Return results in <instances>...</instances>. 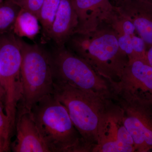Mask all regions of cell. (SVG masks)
I'll return each mask as SVG.
<instances>
[{
    "label": "cell",
    "instance_id": "ba28073f",
    "mask_svg": "<svg viewBox=\"0 0 152 152\" xmlns=\"http://www.w3.org/2000/svg\"><path fill=\"white\" fill-rule=\"evenodd\" d=\"M123 124L130 134L136 152L152 151V106L120 98Z\"/></svg>",
    "mask_w": 152,
    "mask_h": 152
},
{
    "label": "cell",
    "instance_id": "3957f363",
    "mask_svg": "<svg viewBox=\"0 0 152 152\" xmlns=\"http://www.w3.org/2000/svg\"><path fill=\"white\" fill-rule=\"evenodd\" d=\"M31 111L50 152H87L67 110L53 94L42 98Z\"/></svg>",
    "mask_w": 152,
    "mask_h": 152
},
{
    "label": "cell",
    "instance_id": "ffe728a7",
    "mask_svg": "<svg viewBox=\"0 0 152 152\" xmlns=\"http://www.w3.org/2000/svg\"><path fill=\"white\" fill-rule=\"evenodd\" d=\"M0 99L2 100L4 103V90H3L2 87L1 85V82H0Z\"/></svg>",
    "mask_w": 152,
    "mask_h": 152
},
{
    "label": "cell",
    "instance_id": "5b68a950",
    "mask_svg": "<svg viewBox=\"0 0 152 152\" xmlns=\"http://www.w3.org/2000/svg\"><path fill=\"white\" fill-rule=\"evenodd\" d=\"M50 54L53 81L66 83L115 100L112 83L65 45L57 47Z\"/></svg>",
    "mask_w": 152,
    "mask_h": 152
},
{
    "label": "cell",
    "instance_id": "8fae6325",
    "mask_svg": "<svg viewBox=\"0 0 152 152\" xmlns=\"http://www.w3.org/2000/svg\"><path fill=\"white\" fill-rule=\"evenodd\" d=\"M122 111L108 121L93 152H136L132 137L123 123Z\"/></svg>",
    "mask_w": 152,
    "mask_h": 152
},
{
    "label": "cell",
    "instance_id": "e0dca14e",
    "mask_svg": "<svg viewBox=\"0 0 152 152\" xmlns=\"http://www.w3.org/2000/svg\"><path fill=\"white\" fill-rule=\"evenodd\" d=\"M12 137L4 102L0 99V152L10 151Z\"/></svg>",
    "mask_w": 152,
    "mask_h": 152
},
{
    "label": "cell",
    "instance_id": "9c48e42d",
    "mask_svg": "<svg viewBox=\"0 0 152 152\" xmlns=\"http://www.w3.org/2000/svg\"><path fill=\"white\" fill-rule=\"evenodd\" d=\"M16 138L11 148L15 152H50L40 132L31 111L18 106Z\"/></svg>",
    "mask_w": 152,
    "mask_h": 152
},
{
    "label": "cell",
    "instance_id": "8992f818",
    "mask_svg": "<svg viewBox=\"0 0 152 152\" xmlns=\"http://www.w3.org/2000/svg\"><path fill=\"white\" fill-rule=\"evenodd\" d=\"M21 39L12 32L0 36V82L12 135L15 132L18 106L21 99Z\"/></svg>",
    "mask_w": 152,
    "mask_h": 152
},
{
    "label": "cell",
    "instance_id": "30bf717a",
    "mask_svg": "<svg viewBox=\"0 0 152 152\" xmlns=\"http://www.w3.org/2000/svg\"><path fill=\"white\" fill-rule=\"evenodd\" d=\"M79 20L75 33H86L104 23H110L117 14L110 0H72Z\"/></svg>",
    "mask_w": 152,
    "mask_h": 152
},
{
    "label": "cell",
    "instance_id": "2e32d148",
    "mask_svg": "<svg viewBox=\"0 0 152 152\" xmlns=\"http://www.w3.org/2000/svg\"><path fill=\"white\" fill-rule=\"evenodd\" d=\"M61 2V0H44L41 6L39 19L43 35L46 39L48 37Z\"/></svg>",
    "mask_w": 152,
    "mask_h": 152
},
{
    "label": "cell",
    "instance_id": "6da1fadb",
    "mask_svg": "<svg viewBox=\"0 0 152 152\" xmlns=\"http://www.w3.org/2000/svg\"><path fill=\"white\" fill-rule=\"evenodd\" d=\"M53 94L67 110L87 152L93 151L108 121L122 110L113 99L62 82L54 81Z\"/></svg>",
    "mask_w": 152,
    "mask_h": 152
},
{
    "label": "cell",
    "instance_id": "7a4b0ae2",
    "mask_svg": "<svg viewBox=\"0 0 152 152\" xmlns=\"http://www.w3.org/2000/svg\"><path fill=\"white\" fill-rule=\"evenodd\" d=\"M65 46L112 84L119 80L129 63L127 55L120 48L116 33L109 23L89 32L75 33Z\"/></svg>",
    "mask_w": 152,
    "mask_h": 152
},
{
    "label": "cell",
    "instance_id": "603a6c76",
    "mask_svg": "<svg viewBox=\"0 0 152 152\" xmlns=\"http://www.w3.org/2000/svg\"><path fill=\"white\" fill-rule=\"evenodd\" d=\"M3 1H4V0H0V3H1Z\"/></svg>",
    "mask_w": 152,
    "mask_h": 152
},
{
    "label": "cell",
    "instance_id": "ac0fdd59",
    "mask_svg": "<svg viewBox=\"0 0 152 152\" xmlns=\"http://www.w3.org/2000/svg\"><path fill=\"white\" fill-rule=\"evenodd\" d=\"M21 9L29 11L39 18V12L44 0H12Z\"/></svg>",
    "mask_w": 152,
    "mask_h": 152
},
{
    "label": "cell",
    "instance_id": "277c9868",
    "mask_svg": "<svg viewBox=\"0 0 152 152\" xmlns=\"http://www.w3.org/2000/svg\"><path fill=\"white\" fill-rule=\"evenodd\" d=\"M21 99L18 106L31 110L42 98L54 92L50 54L21 38Z\"/></svg>",
    "mask_w": 152,
    "mask_h": 152
},
{
    "label": "cell",
    "instance_id": "7c38bea8",
    "mask_svg": "<svg viewBox=\"0 0 152 152\" xmlns=\"http://www.w3.org/2000/svg\"><path fill=\"white\" fill-rule=\"evenodd\" d=\"M117 12L130 21L145 43L152 46V4L142 0H125L115 6Z\"/></svg>",
    "mask_w": 152,
    "mask_h": 152
},
{
    "label": "cell",
    "instance_id": "9a60e30c",
    "mask_svg": "<svg viewBox=\"0 0 152 152\" xmlns=\"http://www.w3.org/2000/svg\"><path fill=\"white\" fill-rule=\"evenodd\" d=\"M21 8L12 0L0 3V36L12 31Z\"/></svg>",
    "mask_w": 152,
    "mask_h": 152
},
{
    "label": "cell",
    "instance_id": "5bb4252c",
    "mask_svg": "<svg viewBox=\"0 0 152 152\" xmlns=\"http://www.w3.org/2000/svg\"><path fill=\"white\" fill-rule=\"evenodd\" d=\"M42 29L39 18L29 11L21 9L17 16L12 32L18 37L33 40Z\"/></svg>",
    "mask_w": 152,
    "mask_h": 152
},
{
    "label": "cell",
    "instance_id": "d6986e66",
    "mask_svg": "<svg viewBox=\"0 0 152 152\" xmlns=\"http://www.w3.org/2000/svg\"><path fill=\"white\" fill-rule=\"evenodd\" d=\"M147 60L149 64L152 67V46L150 47L147 50Z\"/></svg>",
    "mask_w": 152,
    "mask_h": 152
},
{
    "label": "cell",
    "instance_id": "52a82bcc",
    "mask_svg": "<svg viewBox=\"0 0 152 152\" xmlns=\"http://www.w3.org/2000/svg\"><path fill=\"white\" fill-rule=\"evenodd\" d=\"M112 85L116 98L152 106V67L147 60H129L119 80Z\"/></svg>",
    "mask_w": 152,
    "mask_h": 152
},
{
    "label": "cell",
    "instance_id": "44dd1931",
    "mask_svg": "<svg viewBox=\"0 0 152 152\" xmlns=\"http://www.w3.org/2000/svg\"><path fill=\"white\" fill-rule=\"evenodd\" d=\"M110 1L111 2L112 4L114 5V6L115 7L118 4L123 2V1H125V0H110Z\"/></svg>",
    "mask_w": 152,
    "mask_h": 152
},
{
    "label": "cell",
    "instance_id": "4fadbf2b",
    "mask_svg": "<svg viewBox=\"0 0 152 152\" xmlns=\"http://www.w3.org/2000/svg\"><path fill=\"white\" fill-rule=\"evenodd\" d=\"M78 24L72 0H61L48 39L53 41L57 47L65 46L75 34Z\"/></svg>",
    "mask_w": 152,
    "mask_h": 152
},
{
    "label": "cell",
    "instance_id": "7402d4cb",
    "mask_svg": "<svg viewBox=\"0 0 152 152\" xmlns=\"http://www.w3.org/2000/svg\"><path fill=\"white\" fill-rule=\"evenodd\" d=\"M142 1H145L148 2L152 3V0H142Z\"/></svg>",
    "mask_w": 152,
    "mask_h": 152
}]
</instances>
